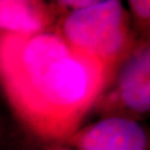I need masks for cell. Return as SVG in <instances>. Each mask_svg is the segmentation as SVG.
Here are the masks:
<instances>
[{
    "instance_id": "cell-1",
    "label": "cell",
    "mask_w": 150,
    "mask_h": 150,
    "mask_svg": "<svg viewBox=\"0 0 150 150\" xmlns=\"http://www.w3.org/2000/svg\"><path fill=\"white\" fill-rule=\"evenodd\" d=\"M113 72L54 30L0 36V86L15 113L40 138L69 140Z\"/></svg>"
},
{
    "instance_id": "cell-2",
    "label": "cell",
    "mask_w": 150,
    "mask_h": 150,
    "mask_svg": "<svg viewBox=\"0 0 150 150\" xmlns=\"http://www.w3.org/2000/svg\"><path fill=\"white\" fill-rule=\"evenodd\" d=\"M56 31L71 48L101 61L111 70L134 47L128 12L120 1H96L62 13Z\"/></svg>"
},
{
    "instance_id": "cell-3",
    "label": "cell",
    "mask_w": 150,
    "mask_h": 150,
    "mask_svg": "<svg viewBox=\"0 0 150 150\" xmlns=\"http://www.w3.org/2000/svg\"><path fill=\"white\" fill-rule=\"evenodd\" d=\"M70 142L78 150H148L145 129L127 117L112 116L79 129Z\"/></svg>"
},
{
    "instance_id": "cell-4",
    "label": "cell",
    "mask_w": 150,
    "mask_h": 150,
    "mask_svg": "<svg viewBox=\"0 0 150 150\" xmlns=\"http://www.w3.org/2000/svg\"><path fill=\"white\" fill-rule=\"evenodd\" d=\"M110 100L134 113H146L150 108V49L148 42L134 46Z\"/></svg>"
},
{
    "instance_id": "cell-5",
    "label": "cell",
    "mask_w": 150,
    "mask_h": 150,
    "mask_svg": "<svg viewBox=\"0 0 150 150\" xmlns=\"http://www.w3.org/2000/svg\"><path fill=\"white\" fill-rule=\"evenodd\" d=\"M57 16L54 5L29 0H0V36L29 37L49 31Z\"/></svg>"
},
{
    "instance_id": "cell-6",
    "label": "cell",
    "mask_w": 150,
    "mask_h": 150,
    "mask_svg": "<svg viewBox=\"0 0 150 150\" xmlns=\"http://www.w3.org/2000/svg\"><path fill=\"white\" fill-rule=\"evenodd\" d=\"M129 6L131 12L136 18L137 21L141 23L142 27L149 26L150 19V1L148 0H131L129 1Z\"/></svg>"
},
{
    "instance_id": "cell-7",
    "label": "cell",
    "mask_w": 150,
    "mask_h": 150,
    "mask_svg": "<svg viewBox=\"0 0 150 150\" xmlns=\"http://www.w3.org/2000/svg\"><path fill=\"white\" fill-rule=\"evenodd\" d=\"M54 150H67V149H61V148H59V149H54Z\"/></svg>"
}]
</instances>
